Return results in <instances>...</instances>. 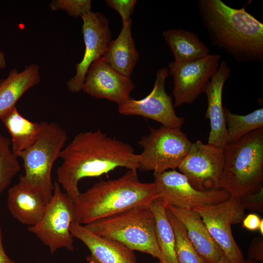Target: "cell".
<instances>
[{
  "mask_svg": "<svg viewBox=\"0 0 263 263\" xmlns=\"http://www.w3.org/2000/svg\"><path fill=\"white\" fill-rule=\"evenodd\" d=\"M62 164L57 170V183L75 204L80 193L79 181L101 176L118 167L138 169L139 154L130 144L100 130L81 132L63 149Z\"/></svg>",
  "mask_w": 263,
  "mask_h": 263,
  "instance_id": "cell-1",
  "label": "cell"
},
{
  "mask_svg": "<svg viewBox=\"0 0 263 263\" xmlns=\"http://www.w3.org/2000/svg\"><path fill=\"white\" fill-rule=\"evenodd\" d=\"M202 23L213 46L237 62L263 61V24L245 10L221 0H199Z\"/></svg>",
  "mask_w": 263,
  "mask_h": 263,
  "instance_id": "cell-2",
  "label": "cell"
},
{
  "mask_svg": "<svg viewBox=\"0 0 263 263\" xmlns=\"http://www.w3.org/2000/svg\"><path fill=\"white\" fill-rule=\"evenodd\" d=\"M158 196L154 183L141 182L137 170L95 183L80 193L75 206V222L85 225L131 208L150 205Z\"/></svg>",
  "mask_w": 263,
  "mask_h": 263,
  "instance_id": "cell-3",
  "label": "cell"
},
{
  "mask_svg": "<svg viewBox=\"0 0 263 263\" xmlns=\"http://www.w3.org/2000/svg\"><path fill=\"white\" fill-rule=\"evenodd\" d=\"M220 188L241 198L263 185V128L224 147Z\"/></svg>",
  "mask_w": 263,
  "mask_h": 263,
  "instance_id": "cell-4",
  "label": "cell"
},
{
  "mask_svg": "<svg viewBox=\"0 0 263 263\" xmlns=\"http://www.w3.org/2000/svg\"><path fill=\"white\" fill-rule=\"evenodd\" d=\"M93 233L113 239L132 250L162 260L156 234L155 219L150 205L131 208L84 225Z\"/></svg>",
  "mask_w": 263,
  "mask_h": 263,
  "instance_id": "cell-5",
  "label": "cell"
},
{
  "mask_svg": "<svg viewBox=\"0 0 263 263\" xmlns=\"http://www.w3.org/2000/svg\"><path fill=\"white\" fill-rule=\"evenodd\" d=\"M41 130L36 142L19 157L23 162L24 174L19 182L52 196L54 185L52 169L67 139L66 132L55 122H41Z\"/></svg>",
  "mask_w": 263,
  "mask_h": 263,
  "instance_id": "cell-6",
  "label": "cell"
},
{
  "mask_svg": "<svg viewBox=\"0 0 263 263\" xmlns=\"http://www.w3.org/2000/svg\"><path fill=\"white\" fill-rule=\"evenodd\" d=\"M138 143L143 149L138 169L154 173L177 168L192 144L180 128L163 126L150 128V133L143 136Z\"/></svg>",
  "mask_w": 263,
  "mask_h": 263,
  "instance_id": "cell-7",
  "label": "cell"
},
{
  "mask_svg": "<svg viewBox=\"0 0 263 263\" xmlns=\"http://www.w3.org/2000/svg\"><path fill=\"white\" fill-rule=\"evenodd\" d=\"M53 196L38 223L30 226L28 230L35 234L52 254L59 248L72 251L74 237L70 230L75 222V206L67 193L61 191L60 186L55 182Z\"/></svg>",
  "mask_w": 263,
  "mask_h": 263,
  "instance_id": "cell-8",
  "label": "cell"
},
{
  "mask_svg": "<svg viewBox=\"0 0 263 263\" xmlns=\"http://www.w3.org/2000/svg\"><path fill=\"white\" fill-rule=\"evenodd\" d=\"M193 210L200 215L212 237L230 261L232 263H244L231 228L232 224L242 222L245 217L240 199L230 196L223 202Z\"/></svg>",
  "mask_w": 263,
  "mask_h": 263,
  "instance_id": "cell-9",
  "label": "cell"
},
{
  "mask_svg": "<svg viewBox=\"0 0 263 263\" xmlns=\"http://www.w3.org/2000/svg\"><path fill=\"white\" fill-rule=\"evenodd\" d=\"M156 193L167 205L194 209L216 204L230 197L224 189L200 191L189 183L187 177L175 169L154 173Z\"/></svg>",
  "mask_w": 263,
  "mask_h": 263,
  "instance_id": "cell-10",
  "label": "cell"
},
{
  "mask_svg": "<svg viewBox=\"0 0 263 263\" xmlns=\"http://www.w3.org/2000/svg\"><path fill=\"white\" fill-rule=\"evenodd\" d=\"M224 160V147L197 140L192 143L177 168L195 189H221Z\"/></svg>",
  "mask_w": 263,
  "mask_h": 263,
  "instance_id": "cell-11",
  "label": "cell"
},
{
  "mask_svg": "<svg viewBox=\"0 0 263 263\" xmlns=\"http://www.w3.org/2000/svg\"><path fill=\"white\" fill-rule=\"evenodd\" d=\"M222 56L209 54L198 60L168 64L169 75L173 79L172 94L174 107L194 102L218 69Z\"/></svg>",
  "mask_w": 263,
  "mask_h": 263,
  "instance_id": "cell-12",
  "label": "cell"
},
{
  "mask_svg": "<svg viewBox=\"0 0 263 263\" xmlns=\"http://www.w3.org/2000/svg\"><path fill=\"white\" fill-rule=\"evenodd\" d=\"M169 75L167 68L159 69L150 93L139 100L131 97L118 106L119 113L124 115L141 116L155 120L163 126L181 128L185 119L176 114L171 97L165 90V81Z\"/></svg>",
  "mask_w": 263,
  "mask_h": 263,
  "instance_id": "cell-13",
  "label": "cell"
},
{
  "mask_svg": "<svg viewBox=\"0 0 263 263\" xmlns=\"http://www.w3.org/2000/svg\"><path fill=\"white\" fill-rule=\"evenodd\" d=\"M81 18L85 49L82 60L76 64L75 75L67 82V89L72 93L82 90L90 66L103 56L111 40L109 21L103 14L91 11Z\"/></svg>",
  "mask_w": 263,
  "mask_h": 263,
  "instance_id": "cell-14",
  "label": "cell"
},
{
  "mask_svg": "<svg viewBox=\"0 0 263 263\" xmlns=\"http://www.w3.org/2000/svg\"><path fill=\"white\" fill-rule=\"evenodd\" d=\"M135 86L131 78L113 69L101 57L88 69L82 90L91 96L121 105L131 98Z\"/></svg>",
  "mask_w": 263,
  "mask_h": 263,
  "instance_id": "cell-15",
  "label": "cell"
},
{
  "mask_svg": "<svg viewBox=\"0 0 263 263\" xmlns=\"http://www.w3.org/2000/svg\"><path fill=\"white\" fill-rule=\"evenodd\" d=\"M230 74V67L225 61H222L203 91L207 99L205 117L209 119L210 126L207 143L223 148L228 144V135L222 105V91Z\"/></svg>",
  "mask_w": 263,
  "mask_h": 263,
  "instance_id": "cell-16",
  "label": "cell"
},
{
  "mask_svg": "<svg viewBox=\"0 0 263 263\" xmlns=\"http://www.w3.org/2000/svg\"><path fill=\"white\" fill-rule=\"evenodd\" d=\"M70 230L89 249L88 263H137L133 250L119 242L95 234L75 222Z\"/></svg>",
  "mask_w": 263,
  "mask_h": 263,
  "instance_id": "cell-17",
  "label": "cell"
},
{
  "mask_svg": "<svg viewBox=\"0 0 263 263\" xmlns=\"http://www.w3.org/2000/svg\"><path fill=\"white\" fill-rule=\"evenodd\" d=\"M52 196L19 182L8 190V208L19 223L33 226L41 219Z\"/></svg>",
  "mask_w": 263,
  "mask_h": 263,
  "instance_id": "cell-18",
  "label": "cell"
},
{
  "mask_svg": "<svg viewBox=\"0 0 263 263\" xmlns=\"http://www.w3.org/2000/svg\"><path fill=\"white\" fill-rule=\"evenodd\" d=\"M184 226L188 236L198 254L207 263H218L223 252L208 231L201 217L193 209L167 205Z\"/></svg>",
  "mask_w": 263,
  "mask_h": 263,
  "instance_id": "cell-19",
  "label": "cell"
},
{
  "mask_svg": "<svg viewBox=\"0 0 263 263\" xmlns=\"http://www.w3.org/2000/svg\"><path fill=\"white\" fill-rule=\"evenodd\" d=\"M132 21L122 28L117 38L111 40L101 57L113 69L130 77L140 57L132 34Z\"/></svg>",
  "mask_w": 263,
  "mask_h": 263,
  "instance_id": "cell-20",
  "label": "cell"
},
{
  "mask_svg": "<svg viewBox=\"0 0 263 263\" xmlns=\"http://www.w3.org/2000/svg\"><path fill=\"white\" fill-rule=\"evenodd\" d=\"M39 66L32 63L21 72L14 68L7 77L0 80V117L29 89L40 81Z\"/></svg>",
  "mask_w": 263,
  "mask_h": 263,
  "instance_id": "cell-21",
  "label": "cell"
},
{
  "mask_svg": "<svg viewBox=\"0 0 263 263\" xmlns=\"http://www.w3.org/2000/svg\"><path fill=\"white\" fill-rule=\"evenodd\" d=\"M176 64L195 61L209 53L208 47L194 33L183 29H171L163 33Z\"/></svg>",
  "mask_w": 263,
  "mask_h": 263,
  "instance_id": "cell-22",
  "label": "cell"
},
{
  "mask_svg": "<svg viewBox=\"0 0 263 263\" xmlns=\"http://www.w3.org/2000/svg\"><path fill=\"white\" fill-rule=\"evenodd\" d=\"M0 120L11 135L12 151L17 158L22 151L31 147L40 135L41 122H33L24 118L16 106L4 113Z\"/></svg>",
  "mask_w": 263,
  "mask_h": 263,
  "instance_id": "cell-23",
  "label": "cell"
},
{
  "mask_svg": "<svg viewBox=\"0 0 263 263\" xmlns=\"http://www.w3.org/2000/svg\"><path fill=\"white\" fill-rule=\"evenodd\" d=\"M150 207L155 217L156 238L162 255V260L158 263H178L174 233L166 214V204L157 197Z\"/></svg>",
  "mask_w": 263,
  "mask_h": 263,
  "instance_id": "cell-24",
  "label": "cell"
},
{
  "mask_svg": "<svg viewBox=\"0 0 263 263\" xmlns=\"http://www.w3.org/2000/svg\"><path fill=\"white\" fill-rule=\"evenodd\" d=\"M225 120L228 135V143L235 141L245 134L263 128V109L260 108L246 115L232 113L224 108Z\"/></svg>",
  "mask_w": 263,
  "mask_h": 263,
  "instance_id": "cell-25",
  "label": "cell"
},
{
  "mask_svg": "<svg viewBox=\"0 0 263 263\" xmlns=\"http://www.w3.org/2000/svg\"><path fill=\"white\" fill-rule=\"evenodd\" d=\"M166 214L174 233L178 263H207L194 248L184 226L167 207Z\"/></svg>",
  "mask_w": 263,
  "mask_h": 263,
  "instance_id": "cell-26",
  "label": "cell"
},
{
  "mask_svg": "<svg viewBox=\"0 0 263 263\" xmlns=\"http://www.w3.org/2000/svg\"><path fill=\"white\" fill-rule=\"evenodd\" d=\"M11 144V140L0 133V194L20 169L17 157L10 149Z\"/></svg>",
  "mask_w": 263,
  "mask_h": 263,
  "instance_id": "cell-27",
  "label": "cell"
},
{
  "mask_svg": "<svg viewBox=\"0 0 263 263\" xmlns=\"http://www.w3.org/2000/svg\"><path fill=\"white\" fill-rule=\"evenodd\" d=\"M49 7L53 11H64L74 17H81L92 11L90 0H54Z\"/></svg>",
  "mask_w": 263,
  "mask_h": 263,
  "instance_id": "cell-28",
  "label": "cell"
},
{
  "mask_svg": "<svg viewBox=\"0 0 263 263\" xmlns=\"http://www.w3.org/2000/svg\"><path fill=\"white\" fill-rule=\"evenodd\" d=\"M136 0H106L107 5L114 9L120 16L122 25H125L132 21L131 16L132 14Z\"/></svg>",
  "mask_w": 263,
  "mask_h": 263,
  "instance_id": "cell-29",
  "label": "cell"
},
{
  "mask_svg": "<svg viewBox=\"0 0 263 263\" xmlns=\"http://www.w3.org/2000/svg\"><path fill=\"white\" fill-rule=\"evenodd\" d=\"M244 209L262 213L263 211V186L240 198Z\"/></svg>",
  "mask_w": 263,
  "mask_h": 263,
  "instance_id": "cell-30",
  "label": "cell"
},
{
  "mask_svg": "<svg viewBox=\"0 0 263 263\" xmlns=\"http://www.w3.org/2000/svg\"><path fill=\"white\" fill-rule=\"evenodd\" d=\"M248 259L255 262L263 261V239L262 237L255 238L248 250Z\"/></svg>",
  "mask_w": 263,
  "mask_h": 263,
  "instance_id": "cell-31",
  "label": "cell"
},
{
  "mask_svg": "<svg viewBox=\"0 0 263 263\" xmlns=\"http://www.w3.org/2000/svg\"><path fill=\"white\" fill-rule=\"evenodd\" d=\"M262 219L257 214H249L243 219V226L249 230H257Z\"/></svg>",
  "mask_w": 263,
  "mask_h": 263,
  "instance_id": "cell-32",
  "label": "cell"
},
{
  "mask_svg": "<svg viewBox=\"0 0 263 263\" xmlns=\"http://www.w3.org/2000/svg\"><path fill=\"white\" fill-rule=\"evenodd\" d=\"M0 263H16L6 253L2 241V233L0 228Z\"/></svg>",
  "mask_w": 263,
  "mask_h": 263,
  "instance_id": "cell-33",
  "label": "cell"
},
{
  "mask_svg": "<svg viewBox=\"0 0 263 263\" xmlns=\"http://www.w3.org/2000/svg\"><path fill=\"white\" fill-rule=\"evenodd\" d=\"M6 66V62L4 53L0 51V69H4Z\"/></svg>",
  "mask_w": 263,
  "mask_h": 263,
  "instance_id": "cell-34",
  "label": "cell"
},
{
  "mask_svg": "<svg viewBox=\"0 0 263 263\" xmlns=\"http://www.w3.org/2000/svg\"><path fill=\"white\" fill-rule=\"evenodd\" d=\"M218 263H232L223 253Z\"/></svg>",
  "mask_w": 263,
  "mask_h": 263,
  "instance_id": "cell-35",
  "label": "cell"
},
{
  "mask_svg": "<svg viewBox=\"0 0 263 263\" xmlns=\"http://www.w3.org/2000/svg\"><path fill=\"white\" fill-rule=\"evenodd\" d=\"M258 230H259L261 234L263 235V219L261 220Z\"/></svg>",
  "mask_w": 263,
  "mask_h": 263,
  "instance_id": "cell-36",
  "label": "cell"
},
{
  "mask_svg": "<svg viewBox=\"0 0 263 263\" xmlns=\"http://www.w3.org/2000/svg\"><path fill=\"white\" fill-rule=\"evenodd\" d=\"M250 263V260L247 259L246 260H245L244 263Z\"/></svg>",
  "mask_w": 263,
  "mask_h": 263,
  "instance_id": "cell-37",
  "label": "cell"
},
{
  "mask_svg": "<svg viewBox=\"0 0 263 263\" xmlns=\"http://www.w3.org/2000/svg\"><path fill=\"white\" fill-rule=\"evenodd\" d=\"M257 263V262H255V261H252V260H250V263Z\"/></svg>",
  "mask_w": 263,
  "mask_h": 263,
  "instance_id": "cell-38",
  "label": "cell"
},
{
  "mask_svg": "<svg viewBox=\"0 0 263 263\" xmlns=\"http://www.w3.org/2000/svg\"></svg>",
  "mask_w": 263,
  "mask_h": 263,
  "instance_id": "cell-39",
  "label": "cell"
}]
</instances>
